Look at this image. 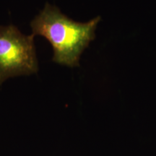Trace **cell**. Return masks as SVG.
Segmentation results:
<instances>
[{
	"mask_svg": "<svg viewBox=\"0 0 156 156\" xmlns=\"http://www.w3.org/2000/svg\"><path fill=\"white\" fill-rule=\"evenodd\" d=\"M101 20L98 16L87 23L74 21L49 3L31 21L34 36L44 37L54 50L52 61L69 67H78L84 50L95 38V31Z\"/></svg>",
	"mask_w": 156,
	"mask_h": 156,
	"instance_id": "6da1fadb",
	"label": "cell"
},
{
	"mask_svg": "<svg viewBox=\"0 0 156 156\" xmlns=\"http://www.w3.org/2000/svg\"><path fill=\"white\" fill-rule=\"evenodd\" d=\"M34 36L16 26H0V85L9 77L38 73Z\"/></svg>",
	"mask_w": 156,
	"mask_h": 156,
	"instance_id": "7a4b0ae2",
	"label": "cell"
}]
</instances>
